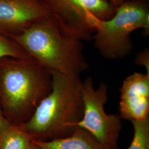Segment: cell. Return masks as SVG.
Returning <instances> with one entry per match:
<instances>
[{"instance_id":"obj_8","label":"cell","mask_w":149,"mask_h":149,"mask_svg":"<svg viewBox=\"0 0 149 149\" xmlns=\"http://www.w3.org/2000/svg\"><path fill=\"white\" fill-rule=\"evenodd\" d=\"M119 112L122 119L130 121L149 118V74L134 72L123 81Z\"/></svg>"},{"instance_id":"obj_9","label":"cell","mask_w":149,"mask_h":149,"mask_svg":"<svg viewBox=\"0 0 149 149\" xmlns=\"http://www.w3.org/2000/svg\"><path fill=\"white\" fill-rule=\"evenodd\" d=\"M32 142L38 149H107L91 134L79 127L64 138L48 141L33 139Z\"/></svg>"},{"instance_id":"obj_5","label":"cell","mask_w":149,"mask_h":149,"mask_svg":"<svg viewBox=\"0 0 149 149\" xmlns=\"http://www.w3.org/2000/svg\"><path fill=\"white\" fill-rule=\"evenodd\" d=\"M84 114L78 127L85 129L107 149H118V142L122 128V118L108 114L104 106L108 99V86L101 82L95 88L91 76L82 81Z\"/></svg>"},{"instance_id":"obj_17","label":"cell","mask_w":149,"mask_h":149,"mask_svg":"<svg viewBox=\"0 0 149 149\" xmlns=\"http://www.w3.org/2000/svg\"><path fill=\"white\" fill-rule=\"evenodd\" d=\"M31 149H38L33 144V146H32V148H31Z\"/></svg>"},{"instance_id":"obj_10","label":"cell","mask_w":149,"mask_h":149,"mask_svg":"<svg viewBox=\"0 0 149 149\" xmlns=\"http://www.w3.org/2000/svg\"><path fill=\"white\" fill-rule=\"evenodd\" d=\"M32 139L21 124H11L0 136V149H31Z\"/></svg>"},{"instance_id":"obj_4","label":"cell","mask_w":149,"mask_h":149,"mask_svg":"<svg viewBox=\"0 0 149 149\" xmlns=\"http://www.w3.org/2000/svg\"><path fill=\"white\" fill-rule=\"evenodd\" d=\"M140 28L149 34L148 5L143 0L125 2L111 19L100 21L93 36L95 47L106 59L124 58L133 49L132 33Z\"/></svg>"},{"instance_id":"obj_13","label":"cell","mask_w":149,"mask_h":149,"mask_svg":"<svg viewBox=\"0 0 149 149\" xmlns=\"http://www.w3.org/2000/svg\"><path fill=\"white\" fill-rule=\"evenodd\" d=\"M5 57L18 59L31 58L15 40L0 34V60Z\"/></svg>"},{"instance_id":"obj_16","label":"cell","mask_w":149,"mask_h":149,"mask_svg":"<svg viewBox=\"0 0 149 149\" xmlns=\"http://www.w3.org/2000/svg\"><path fill=\"white\" fill-rule=\"evenodd\" d=\"M106 1L109 2L114 7L117 8L119 6L121 5L125 2H127L129 1H134V0H106Z\"/></svg>"},{"instance_id":"obj_11","label":"cell","mask_w":149,"mask_h":149,"mask_svg":"<svg viewBox=\"0 0 149 149\" xmlns=\"http://www.w3.org/2000/svg\"><path fill=\"white\" fill-rule=\"evenodd\" d=\"M91 15L100 21H104L114 16L116 8L106 0H79Z\"/></svg>"},{"instance_id":"obj_12","label":"cell","mask_w":149,"mask_h":149,"mask_svg":"<svg viewBox=\"0 0 149 149\" xmlns=\"http://www.w3.org/2000/svg\"><path fill=\"white\" fill-rule=\"evenodd\" d=\"M134 136L128 149H149V118L132 120Z\"/></svg>"},{"instance_id":"obj_1","label":"cell","mask_w":149,"mask_h":149,"mask_svg":"<svg viewBox=\"0 0 149 149\" xmlns=\"http://www.w3.org/2000/svg\"><path fill=\"white\" fill-rule=\"evenodd\" d=\"M50 72V92L39 103L32 117L21 124L32 138L43 141L71 135L78 127L84 114L80 76Z\"/></svg>"},{"instance_id":"obj_6","label":"cell","mask_w":149,"mask_h":149,"mask_svg":"<svg viewBox=\"0 0 149 149\" xmlns=\"http://www.w3.org/2000/svg\"><path fill=\"white\" fill-rule=\"evenodd\" d=\"M59 29L80 41L93 38L100 21L86 11L79 0H42Z\"/></svg>"},{"instance_id":"obj_3","label":"cell","mask_w":149,"mask_h":149,"mask_svg":"<svg viewBox=\"0 0 149 149\" xmlns=\"http://www.w3.org/2000/svg\"><path fill=\"white\" fill-rule=\"evenodd\" d=\"M11 38L49 71L80 76L89 68L82 42L61 32L51 16Z\"/></svg>"},{"instance_id":"obj_2","label":"cell","mask_w":149,"mask_h":149,"mask_svg":"<svg viewBox=\"0 0 149 149\" xmlns=\"http://www.w3.org/2000/svg\"><path fill=\"white\" fill-rule=\"evenodd\" d=\"M49 71L32 58L0 60V103L11 124H21L32 117L52 89Z\"/></svg>"},{"instance_id":"obj_15","label":"cell","mask_w":149,"mask_h":149,"mask_svg":"<svg viewBox=\"0 0 149 149\" xmlns=\"http://www.w3.org/2000/svg\"><path fill=\"white\" fill-rule=\"evenodd\" d=\"M11 124L5 117L0 103V136L10 127Z\"/></svg>"},{"instance_id":"obj_14","label":"cell","mask_w":149,"mask_h":149,"mask_svg":"<svg viewBox=\"0 0 149 149\" xmlns=\"http://www.w3.org/2000/svg\"><path fill=\"white\" fill-rule=\"evenodd\" d=\"M135 63L139 66H143L146 70V74H149V51L148 49H145L137 55Z\"/></svg>"},{"instance_id":"obj_7","label":"cell","mask_w":149,"mask_h":149,"mask_svg":"<svg viewBox=\"0 0 149 149\" xmlns=\"http://www.w3.org/2000/svg\"><path fill=\"white\" fill-rule=\"evenodd\" d=\"M50 16L42 0H0V34L18 36Z\"/></svg>"}]
</instances>
